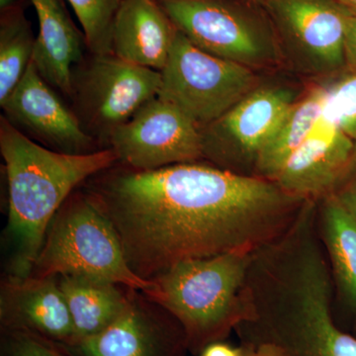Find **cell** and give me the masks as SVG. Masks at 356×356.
<instances>
[{
    "label": "cell",
    "mask_w": 356,
    "mask_h": 356,
    "mask_svg": "<svg viewBox=\"0 0 356 356\" xmlns=\"http://www.w3.org/2000/svg\"><path fill=\"white\" fill-rule=\"evenodd\" d=\"M194 46L255 70L275 67L282 53L268 15L234 0H158Z\"/></svg>",
    "instance_id": "5b68a950"
},
{
    "label": "cell",
    "mask_w": 356,
    "mask_h": 356,
    "mask_svg": "<svg viewBox=\"0 0 356 356\" xmlns=\"http://www.w3.org/2000/svg\"><path fill=\"white\" fill-rule=\"evenodd\" d=\"M0 317L4 329L24 330L54 343L74 346V324L58 277L6 278Z\"/></svg>",
    "instance_id": "4fadbf2b"
},
{
    "label": "cell",
    "mask_w": 356,
    "mask_h": 356,
    "mask_svg": "<svg viewBox=\"0 0 356 356\" xmlns=\"http://www.w3.org/2000/svg\"><path fill=\"white\" fill-rule=\"evenodd\" d=\"M355 142L323 113L306 142L288 159L273 182L305 200L329 196L355 151Z\"/></svg>",
    "instance_id": "5bb4252c"
},
{
    "label": "cell",
    "mask_w": 356,
    "mask_h": 356,
    "mask_svg": "<svg viewBox=\"0 0 356 356\" xmlns=\"http://www.w3.org/2000/svg\"><path fill=\"white\" fill-rule=\"evenodd\" d=\"M327 79L324 113L356 143V65H346Z\"/></svg>",
    "instance_id": "603a6c76"
},
{
    "label": "cell",
    "mask_w": 356,
    "mask_h": 356,
    "mask_svg": "<svg viewBox=\"0 0 356 356\" xmlns=\"http://www.w3.org/2000/svg\"><path fill=\"white\" fill-rule=\"evenodd\" d=\"M181 344L187 346L184 332L172 334L147 304L130 295L125 310L109 327L74 348L83 356H178Z\"/></svg>",
    "instance_id": "2e32d148"
},
{
    "label": "cell",
    "mask_w": 356,
    "mask_h": 356,
    "mask_svg": "<svg viewBox=\"0 0 356 356\" xmlns=\"http://www.w3.org/2000/svg\"><path fill=\"white\" fill-rule=\"evenodd\" d=\"M318 222L334 283L356 314V221L334 199L325 197L318 202Z\"/></svg>",
    "instance_id": "ffe728a7"
},
{
    "label": "cell",
    "mask_w": 356,
    "mask_h": 356,
    "mask_svg": "<svg viewBox=\"0 0 356 356\" xmlns=\"http://www.w3.org/2000/svg\"><path fill=\"white\" fill-rule=\"evenodd\" d=\"M81 23L91 54L111 53V34L121 0H67Z\"/></svg>",
    "instance_id": "7402d4cb"
},
{
    "label": "cell",
    "mask_w": 356,
    "mask_h": 356,
    "mask_svg": "<svg viewBox=\"0 0 356 356\" xmlns=\"http://www.w3.org/2000/svg\"><path fill=\"white\" fill-rule=\"evenodd\" d=\"M0 105L13 127L42 146L70 154L98 151L95 138L84 131L74 110L44 81L32 62Z\"/></svg>",
    "instance_id": "8fae6325"
},
{
    "label": "cell",
    "mask_w": 356,
    "mask_h": 356,
    "mask_svg": "<svg viewBox=\"0 0 356 356\" xmlns=\"http://www.w3.org/2000/svg\"><path fill=\"white\" fill-rule=\"evenodd\" d=\"M332 304L321 290L290 297L266 318L259 341L284 356H356V339L337 327Z\"/></svg>",
    "instance_id": "7c38bea8"
},
{
    "label": "cell",
    "mask_w": 356,
    "mask_h": 356,
    "mask_svg": "<svg viewBox=\"0 0 356 356\" xmlns=\"http://www.w3.org/2000/svg\"><path fill=\"white\" fill-rule=\"evenodd\" d=\"M16 0H0V8H1V13H6L7 10L16 7Z\"/></svg>",
    "instance_id": "f1b7e54d"
},
{
    "label": "cell",
    "mask_w": 356,
    "mask_h": 356,
    "mask_svg": "<svg viewBox=\"0 0 356 356\" xmlns=\"http://www.w3.org/2000/svg\"><path fill=\"white\" fill-rule=\"evenodd\" d=\"M39 21L32 63L51 88L72 97V72L88 48L63 0H30Z\"/></svg>",
    "instance_id": "e0dca14e"
},
{
    "label": "cell",
    "mask_w": 356,
    "mask_h": 356,
    "mask_svg": "<svg viewBox=\"0 0 356 356\" xmlns=\"http://www.w3.org/2000/svg\"><path fill=\"white\" fill-rule=\"evenodd\" d=\"M250 252H232L175 264L144 291L181 325L187 344L204 348L224 337L242 320L243 295Z\"/></svg>",
    "instance_id": "3957f363"
},
{
    "label": "cell",
    "mask_w": 356,
    "mask_h": 356,
    "mask_svg": "<svg viewBox=\"0 0 356 356\" xmlns=\"http://www.w3.org/2000/svg\"><path fill=\"white\" fill-rule=\"evenodd\" d=\"M58 280L74 324L72 348L109 327L130 300V294H124L114 283L69 275L58 276Z\"/></svg>",
    "instance_id": "ac0fdd59"
},
{
    "label": "cell",
    "mask_w": 356,
    "mask_h": 356,
    "mask_svg": "<svg viewBox=\"0 0 356 356\" xmlns=\"http://www.w3.org/2000/svg\"><path fill=\"white\" fill-rule=\"evenodd\" d=\"M0 103L6 99L32 62L36 38L24 13L16 6L1 13Z\"/></svg>",
    "instance_id": "44dd1931"
},
{
    "label": "cell",
    "mask_w": 356,
    "mask_h": 356,
    "mask_svg": "<svg viewBox=\"0 0 356 356\" xmlns=\"http://www.w3.org/2000/svg\"><path fill=\"white\" fill-rule=\"evenodd\" d=\"M341 6L356 15V0H336Z\"/></svg>",
    "instance_id": "83f0119b"
},
{
    "label": "cell",
    "mask_w": 356,
    "mask_h": 356,
    "mask_svg": "<svg viewBox=\"0 0 356 356\" xmlns=\"http://www.w3.org/2000/svg\"><path fill=\"white\" fill-rule=\"evenodd\" d=\"M280 353H281V356H284V355H282V353H281V351H280Z\"/></svg>",
    "instance_id": "4dcf8cb0"
},
{
    "label": "cell",
    "mask_w": 356,
    "mask_h": 356,
    "mask_svg": "<svg viewBox=\"0 0 356 356\" xmlns=\"http://www.w3.org/2000/svg\"><path fill=\"white\" fill-rule=\"evenodd\" d=\"M31 275L76 276L142 292L152 285L133 273L114 225L88 191L72 192L51 220Z\"/></svg>",
    "instance_id": "277c9868"
},
{
    "label": "cell",
    "mask_w": 356,
    "mask_h": 356,
    "mask_svg": "<svg viewBox=\"0 0 356 356\" xmlns=\"http://www.w3.org/2000/svg\"><path fill=\"white\" fill-rule=\"evenodd\" d=\"M327 197L334 199L356 221V143L350 161Z\"/></svg>",
    "instance_id": "d4e9b609"
},
{
    "label": "cell",
    "mask_w": 356,
    "mask_h": 356,
    "mask_svg": "<svg viewBox=\"0 0 356 356\" xmlns=\"http://www.w3.org/2000/svg\"><path fill=\"white\" fill-rule=\"evenodd\" d=\"M252 1L255 2V3L259 4V6H262V3H264V0H252Z\"/></svg>",
    "instance_id": "f546056e"
},
{
    "label": "cell",
    "mask_w": 356,
    "mask_h": 356,
    "mask_svg": "<svg viewBox=\"0 0 356 356\" xmlns=\"http://www.w3.org/2000/svg\"><path fill=\"white\" fill-rule=\"evenodd\" d=\"M177 28L158 0H121L111 34V53L131 64L165 67Z\"/></svg>",
    "instance_id": "9a60e30c"
},
{
    "label": "cell",
    "mask_w": 356,
    "mask_h": 356,
    "mask_svg": "<svg viewBox=\"0 0 356 356\" xmlns=\"http://www.w3.org/2000/svg\"><path fill=\"white\" fill-rule=\"evenodd\" d=\"M282 57L300 74L327 79L346 67V19L336 0H264Z\"/></svg>",
    "instance_id": "9c48e42d"
},
{
    "label": "cell",
    "mask_w": 356,
    "mask_h": 356,
    "mask_svg": "<svg viewBox=\"0 0 356 356\" xmlns=\"http://www.w3.org/2000/svg\"><path fill=\"white\" fill-rule=\"evenodd\" d=\"M346 65H356V15L350 14L346 19L343 39Z\"/></svg>",
    "instance_id": "484cf974"
},
{
    "label": "cell",
    "mask_w": 356,
    "mask_h": 356,
    "mask_svg": "<svg viewBox=\"0 0 356 356\" xmlns=\"http://www.w3.org/2000/svg\"><path fill=\"white\" fill-rule=\"evenodd\" d=\"M92 177L86 191L114 225L133 273L149 281L189 259L252 254L282 235L308 201L199 161L112 166Z\"/></svg>",
    "instance_id": "6da1fadb"
},
{
    "label": "cell",
    "mask_w": 356,
    "mask_h": 356,
    "mask_svg": "<svg viewBox=\"0 0 356 356\" xmlns=\"http://www.w3.org/2000/svg\"><path fill=\"white\" fill-rule=\"evenodd\" d=\"M284 86H261L219 119L200 128L203 159L255 177L259 154L300 97Z\"/></svg>",
    "instance_id": "ba28073f"
},
{
    "label": "cell",
    "mask_w": 356,
    "mask_h": 356,
    "mask_svg": "<svg viewBox=\"0 0 356 356\" xmlns=\"http://www.w3.org/2000/svg\"><path fill=\"white\" fill-rule=\"evenodd\" d=\"M161 76L158 97L175 105L199 128L259 86L255 70L200 50L177 29Z\"/></svg>",
    "instance_id": "8992f818"
},
{
    "label": "cell",
    "mask_w": 356,
    "mask_h": 356,
    "mask_svg": "<svg viewBox=\"0 0 356 356\" xmlns=\"http://www.w3.org/2000/svg\"><path fill=\"white\" fill-rule=\"evenodd\" d=\"M161 72L131 64L113 54L81 60L72 72L74 113L96 142L108 144L125 124L161 88Z\"/></svg>",
    "instance_id": "52a82bcc"
},
{
    "label": "cell",
    "mask_w": 356,
    "mask_h": 356,
    "mask_svg": "<svg viewBox=\"0 0 356 356\" xmlns=\"http://www.w3.org/2000/svg\"><path fill=\"white\" fill-rule=\"evenodd\" d=\"M202 356H243V350H236L227 344L213 343L206 346Z\"/></svg>",
    "instance_id": "4316f807"
},
{
    "label": "cell",
    "mask_w": 356,
    "mask_h": 356,
    "mask_svg": "<svg viewBox=\"0 0 356 356\" xmlns=\"http://www.w3.org/2000/svg\"><path fill=\"white\" fill-rule=\"evenodd\" d=\"M0 153L8 184L7 236L11 276L31 275L44 236L58 211L79 184L118 163L110 147L70 154L42 146L0 119Z\"/></svg>",
    "instance_id": "7a4b0ae2"
},
{
    "label": "cell",
    "mask_w": 356,
    "mask_h": 356,
    "mask_svg": "<svg viewBox=\"0 0 356 356\" xmlns=\"http://www.w3.org/2000/svg\"><path fill=\"white\" fill-rule=\"evenodd\" d=\"M325 103L327 88L324 81L314 84L300 96L259 154L255 166V177L273 181L288 159L317 127L324 113Z\"/></svg>",
    "instance_id": "d6986e66"
},
{
    "label": "cell",
    "mask_w": 356,
    "mask_h": 356,
    "mask_svg": "<svg viewBox=\"0 0 356 356\" xmlns=\"http://www.w3.org/2000/svg\"><path fill=\"white\" fill-rule=\"evenodd\" d=\"M2 356H67L53 341L24 330L4 329Z\"/></svg>",
    "instance_id": "cb8c5ba5"
},
{
    "label": "cell",
    "mask_w": 356,
    "mask_h": 356,
    "mask_svg": "<svg viewBox=\"0 0 356 356\" xmlns=\"http://www.w3.org/2000/svg\"><path fill=\"white\" fill-rule=\"evenodd\" d=\"M107 146L122 165L153 170L203 159L200 128L184 112L158 96L117 128Z\"/></svg>",
    "instance_id": "30bf717a"
}]
</instances>
